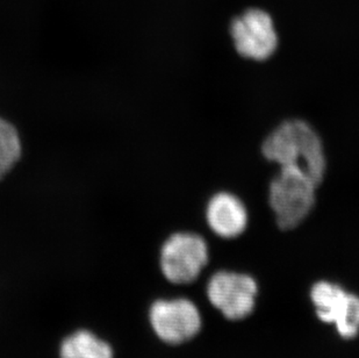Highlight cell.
<instances>
[{"label":"cell","instance_id":"obj_1","mask_svg":"<svg viewBox=\"0 0 359 358\" xmlns=\"http://www.w3.org/2000/svg\"><path fill=\"white\" fill-rule=\"evenodd\" d=\"M262 154L279 168L291 166L305 171L320 185L325 177V148L319 134L309 122L287 120L269 134L262 145Z\"/></svg>","mask_w":359,"mask_h":358},{"label":"cell","instance_id":"obj_2","mask_svg":"<svg viewBox=\"0 0 359 358\" xmlns=\"http://www.w3.org/2000/svg\"><path fill=\"white\" fill-rule=\"evenodd\" d=\"M279 169L269 186V204L281 230H293L312 212L319 185L302 169Z\"/></svg>","mask_w":359,"mask_h":358},{"label":"cell","instance_id":"obj_3","mask_svg":"<svg viewBox=\"0 0 359 358\" xmlns=\"http://www.w3.org/2000/svg\"><path fill=\"white\" fill-rule=\"evenodd\" d=\"M208 262L206 241L196 233H176L161 249V270L175 284L196 281Z\"/></svg>","mask_w":359,"mask_h":358},{"label":"cell","instance_id":"obj_4","mask_svg":"<svg viewBox=\"0 0 359 358\" xmlns=\"http://www.w3.org/2000/svg\"><path fill=\"white\" fill-rule=\"evenodd\" d=\"M231 35L238 54L252 61H266L278 48V34L271 15L259 8H250L235 18Z\"/></svg>","mask_w":359,"mask_h":358},{"label":"cell","instance_id":"obj_5","mask_svg":"<svg viewBox=\"0 0 359 358\" xmlns=\"http://www.w3.org/2000/svg\"><path fill=\"white\" fill-rule=\"evenodd\" d=\"M258 286L249 274L219 271L207 284L210 304L229 320L247 318L254 311Z\"/></svg>","mask_w":359,"mask_h":358},{"label":"cell","instance_id":"obj_6","mask_svg":"<svg viewBox=\"0 0 359 358\" xmlns=\"http://www.w3.org/2000/svg\"><path fill=\"white\" fill-rule=\"evenodd\" d=\"M316 314L321 321L335 324L343 338L359 334V297L329 281H319L311 291Z\"/></svg>","mask_w":359,"mask_h":358},{"label":"cell","instance_id":"obj_7","mask_svg":"<svg viewBox=\"0 0 359 358\" xmlns=\"http://www.w3.org/2000/svg\"><path fill=\"white\" fill-rule=\"evenodd\" d=\"M150 324L157 336L169 345H180L194 338L203 326L197 306L187 298L154 303Z\"/></svg>","mask_w":359,"mask_h":358},{"label":"cell","instance_id":"obj_8","mask_svg":"<svg viewBox=\"0 0 359 358\" xmlns=\"http://www.w3.org/2000/svg\"><path fill=\"white\" fill-rule=\"evenodd\" d=\"M206 221L222 239H234L247 230L249 216L243 201L233 193L219 192L207 203Z\"/></svg>","mask_w":359,"mask_h":358},{"label":"cell","instance_id":"obj_9","mask_svg":"<svg viewBox=\"0 0 359 358\" xmlns=\"http://www.w3.org/2000/svg\"><path fill=\"white\" fill-rule=\"evenodd\" d=\"M62 358H113L111 345L91 331H79L65 338L61 345Z\"/></svg>","mask_w":359,"mask_h":358},{"label":"cell","instance_id":"obj_10","mask_svg":"<svg viewBox=\"0 0 359 358\" xmlns=\"http://www.w3.org/2000/svg\"><path fill=\"white\" fill-rule=\"evenodd\" d=\"M22 152L20 135L10 121L0 118V180L13 169Z\"/></svg>","mask_w":359,"mask_h":358}]
</instances>
